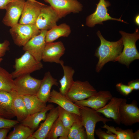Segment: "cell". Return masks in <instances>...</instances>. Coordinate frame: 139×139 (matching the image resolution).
Masks as SVG:
<instances>
[{
    "instance_id": "15",
    "label": "cell",
    "mask_w": 139,
    "mask_h": 139,
    "mask_svg": "<svg viewBox=\"0 0 139 139\" xmlns=\"http://www.w3.org/2000/svg\"><path fill=\"white\" fill-rule=\"evenodd\" d=\"M65 50L62 41L46 43L43 52L42 60L45 62L60 64V58L64 54Z\"/></svg>"
},
{
    "instance_id": "2",
    "label": "cell",
    "mask_w": 139,
    "mask_h": 139,
    "mask_svg": "<svg viewBox=\"0 0 139 139\" xmlns=\"http://www.w3.org/2000/svg\"><path fill=\"white\" fill-rule=\"evenodd\" d=\"M122 36L123 49L115 62L125 65L128 67L133 61L139 59V53L137 49L136 43L139 39L138 28L133 33H127L122 31H119Z\"/></svg>"
},
{
    "instance_id": "8",
    "label": "cell",
    "mask_w": 139,
    "mask_h": 139,
    "mask_svg": "<svg viewBox=\"0 0 139 139\" xmlns=\"http://www.w3.org/2000/svg\"><path fill=\"white\" fill-rule=\"evenodd\" d=\"M109 1L106 0H99L97 4V7L94 12L88 16L86 20V24L92 27L96 24H102L103 22L109 20L118 21L126 23H127L119 19L113 18L110 16L108 12L107 8L110 5Z\"/></svg>"
},
{
    "instance_id": "30",
    "label": "cell",
    "mask_w": 139,
    "mask_h": 139,
    "mask_svg": "<svg viewBox=\"0 0 139 139\" xmlns=\"http://www.w3.org/2000/svg\"><path fill=\"white\" fill-rule=\"evenodd\" d=\"M34 131L21 124L10 133L7 139H28L32 135Z\"/></svg>"
},
{
    "instance_id": "21",
    "label": "cell",
    "mask_w": 139,
    "mask_h": 139,
    "mask_svg": "<svg viewBox=\"0 0 139 139\" xmlns=\"http://www.w3.org/2000/svg\"><path fill=\"white\" fill-rule=\"evenodd\" d=\"M12 98V107L17 120L21 122L29 115L22 96L14 90L10 92Z\"/></svg>"
},
{
    "instance_id": "14",
    "label": "cell",
    "mask_w": 139,
    "mask_h": 139,
    "mask_svg": "<svg viewBox=\"0 0 139 139\" xmlns=\"http://www.w3.org/2000/svg\"><path fill=\"white\" fill-rule=\"evenodd\" d=\"M112 97L109 91L101 90L86 99L74 103L77 106L88 107L96 110L104 107Z\"/></svg>"
},
{
    "instance_id": "43",
    "label": "cell",
    "mask_w": 139,
    "mask_h": 139,
    "mask_svg": "<svg viewBox=\"0 0 139 139\" xmlns=\"http://www.w3.org/2000/svg\"><path fill=\"white\" fill-rule=\"evenodd\" d=\"M3 60V59L2 58H0V63Z\"/></svg>"
},
{
    "instance_id": "33",
    "label": "cell",
    "mask_w": 139,
    "mask_h": 139,
    "mask_svg": "<svg viewBox=\"0 0 139 139\" xmlns=\"http://www.w3.org/2000/svg\"><path fill=\"white\" fill-rule=\"evenodd\" d=\"M19 123L17 120L6 119L0 116V128H11Z\"/></svg>"
},
{
    "instance_id": "5",
    "label": "cell",
    "mask_w": 139,
    "mask_h": 139,
    "mask_svg": "<svg viewBox=\"0 0 139 139\" xmlns=\"http://www.w3.org/2000/svg\"><path fill=\"white\" fill-rule=\"evenodd\" d=\"M11 28L10 32L14 43L19 46H23L41 31L35 25L33 24L18 23Z\"/></svg>"
},
{
    "instance_id": "18",
    "label": "cell",
    "mask_w": 139,
    "mask_h": 139,
    "mask_svg": "<svg viewBox=\"0 0 139 139\" xmlns=\"http://www.w3.org/2000/svg\"><path fill=\"white\" fill-rule=\"evenodd\" d=\"M123 98L112 97L109 102L96 111L103 115L107 118H112L117 124H121L119 108Z\"/></svg>"
},
{
    "instance_id": "4",
    "label": "cell",
    "mask_w": 139,
    "mask_h": 139,
    "mask_svg": "<svg viewBox=\"0 0 139 139\" xmlns=\"http://www.w3.org/2000/svg\"><path fill=\"white\" fill-rule=\"evenodd\" d=\"M14 70L11 73L13 79L20 76L30 74L43 67L41 62L37 61L28 51H25L20 57L15 59Z\"/></svg>"
},
{
    "instance_id": "35",
    "label": "cell",
    "mask_w": 139,
    "mask_h": 139,
    "mask_svg": "<svg viewBox=\"0 0 139 139\" xmlns=\"http://www.w3.org/2000/svg\"><path fill=\"white\" fill-rule=\"evenodd\" d=\"M116 86L120 92L125 95H127L129 94L133 90L128 85H125L122 83L117 84Z\"/></svg>"
},
{
    "instance_id": "34",
    "label": "cell",
    "mask_w": 139,
    "mask_h": 139,
    "mask_svg": "<svg viewBox=\"0 0 139 139\" xmlns=\"http://www.w3.org/2000/svg\"><path fill=\"white\" fill-rule=\"evenodd\" d=\"M94 133L99 139H117L115 134L106 132L100 128L95 129Z\"/></svg>"
},
{
    "instance_id": "16",
    "label": "cell",
    "mask_w": 139,
    "mask_h": 139,
    "mask_svg": "<svg viewBox=\"0 0 139 139\" xmlns=\"http://www.w3.org/2000/svg\"><path fill=\"white\" fill-rule=\"evenodd\" d=\"M45 5L38 1L27 0L25 2L19 23L35 25L41 9Z\"/></svg>"
},
{
    "instance_id": "25",
    "label": "cell",
    "mask_w": 139,
    "mask_h": 139,
    "mask_svg": "<svg viewBox=\"0 0 139 139\" xmlns=\"http://www.w3.org/2000/svg\"><path fill=\"white\" fill-rule=\"evenodd\" d=\"M70 26L65 23L56 25L46 32V43L53 42L60 37H67L71 33Z\"/></svg>"
},
{
    "instance_id": "7",
    "label": "cell",
    "mask_w": 139,
    "mask_h": 139,
    "mask_svg": "<svg viewBox=\"0 0 139 139\" xmlns=\"http://www.w3.org/2000/svg\"><path fill=\"white\" fill-rule=\"evenodd\" d=\"M97 91L88 81H74L66 95L67 98L74 102L77 101L86 99Z\"/></svg>"
},
{
    "instance_id": "12",
    "label": "cell",
    "mask_w": 139,
    "mask_h": 139,
    "mask_svg": "<svg viewBox=\"0 0 139 139\" xmlns=\"http://www.w3.org/2000/svg\"><path fill=\"white\" fill-rule=\"evenodd\" d=\"M47 30H41L40 33L32 38L23 47V49L28 51L38 61L41 62L46 42L45 37Z\"/></svg>"
},
{
    "instance_id": "36",
    "label": "cell",
    "mask_w": 139,
    "mask_h": 139,
    "mask_svg": "<svg viewBox=\"0 0 139 139\" xmlns=\"http://www.w3.org/2000/svg\"><path fill=\"white\" fill-rule=\"evenodd\" d=\"M10 45L9 41L7 40L0 43V58L5 55L6 52L9 49Z\"/></svg>"
},
{
    "instance_id": "11",
    "label": "cell",
    "mask_w": 139,
    "mask_h": 139,
    "mask_svg": "<svg viewBox=\"0 0 139 139\" xmlns=\"http://www.w3.org/2000/svg\"><path fill=\"white\" fill-rule=\"evenodd\" d=\"M60 19L52 7L45 5L42 7L35 25L40 30H48L57 25V22Z\"/></svg>"
},
{
    "instance_id": "20",
    "label": "cell",
    "mask_w": 139,
    "mask_h": 139,
    "mask_svg": "<svg viewBox=\"0 0 139 139\" xmlns=\"http://www.w3.org/2000/svg\"><path fill=\"white\" fill-rule=\"evenodd\" d=\"M58 84L57 79L52 76L49 72H46L41 80L36 96L46 104L50 98L52 86L54 85L58 86Z\"/></svg>"
},
{
    "instance_id": "28",
    "label": "cell",
    "mask_w": 139,
    "mask_h": 139,
    "mask_svg": "<svg viewBox=\"0 0 139 139\" xmlns=\"http://www.w3.org/2000/svg\"><path fill=\"white\" fill-rule=\"evenodd\" d=\"M58 118L61 120L68 135L70 129L75 122L81 120V116L67 111L59 106Z\"/></svg>"
},
{
    "instance_id": "41",
    "label": "cell",
    "mask_w": 139,
    "mask_h": 139,
    "mask_svg": "<svg viewBox=\"0 0 139 139\" xmlns=\"http://www.w3.org/2000/svg\"><path fill=\"white\" fill-rule=\"evenodd\" d=\"M139 15H138L136 16L135 19V22L138 25H139Z\"/></svg>"
},
{
    "instance_id": "23",
    "label": "cell",
    "mask_w": 139,
    "mask_h": 139,
    "mask_svg": "<svg viewBox=\"0 0 139 139\" xmlns=\"http://www.w3.org/2000/svg\"><path fill=\"white\" fill-rule=\"evenodd\" d=\"M60 64L63 68L64 75L59 81L60 84L59 92L66 95L74 82L73 77L75 71L72 67L65 65L62 60H61Z\"/></svg>"
},
{
    "instance_id": "40",
    "label": "cell",
    "mask_w": 139,
    "mask_h": 139,
    "mask_svg": "<svg viewBox=\"0 0 139 139\" xmlns=\"http://www.w3.org/2000/svg\"><path fill=\"white\" fill-rule=\"evenodd\" d=\"M13 0H0V9H5L7 5Z\"/></svg>"
},
{
    "instance_id": "17",
    "label": "cell",
    "mask_w": 139,
    "mask_h": 139,
    "mask_svg": "<svg viewBox=\"0 0 139 139\" xmlns=\"http://www.w3.org/2000/svg\"><path fill=\"white\" fill-rule=\"evenodd\" d=\"M58 107H54L46 114L45 121L41 123L36 131L28 139H45L53 123L58 118Z\"/></svg>"
},
{
    "instance_id": "26",
    "label": "cell",
    "mask_w": 139,
    "mask_h": 139,
    "mask_svg": "<svg viewBox=\"0 0 139 139\" xmlns=\"http://www.w3.org/2000/svg\"><path fill=\"white\" fill-rule=\"evenodd\" d=\"M29 115L40 111L44 109L46 105L36 95L22 96Z\"/></svg>"
},
{
    "instance_id": "29",
    "label": "cell",
    "mask_w": 139,
    "mask_h": 139,
    "mask_svg": "<svg viewBox=\"0 0 139 139\" xmlns=\"http://www.w3.org/2000/svg\"><path fill=\"white\" fill-rule=\"evenodd\" d=\"M68 139L65 127L61 120L58 118L53 123L46 139Z\"/></svg>"
},
{
    "instance_id": "39",
    "label": "cell",
    "mask_w": 139,
    "mask_h": 139,
    "mask_svg": "<svg viewBox=\"0 0 139 139\" xmlns=\"http://www.w3.org/2000/svg\"><path fill=\"white\" fill-rule=\"evenodd\" d=\"M128 85L130 86L133 90H138L139 89V80L131 81L128 83Z\"/></svg>"
},
{
    "instance_id": "27",
    "label": "cell",
    "mask_w": 139,
    "mask_h": 139,
    "mask_svg": "<svg viewBox=\"0 0 139 139\" xmlns=\"http://www.w3.org/2000/svg\"><path fill=\"white\" fill-rule=\"evenodd\" d=\"M101 127L107 130L106 132L109 133L115 134L117 139H138L139 130L134 132L132 129H123L119 127L115 128L112 126H109L104 123Z\"/></svg>"
},
{
    "instance_id": "42",
    "label": "cell",
    "mask_w": 139,
    "mask_h": 139,
    "mask_svg": "<svg viewBox=\"0 0 139 139\" xmlns=\"http://www.w3.org/2000/svg\"><path fill=\"white\" fill-rule=\"evenodd\" d=\"M29 0V1H33V2H38V1L36 0Z\"/></svg>"
},
{
    "instance_id": "31",
    "label": "cell",
    "mask_w": 139,
    "mask_h": 139,
    "mask_svg": "<svg viewBox=\"0 0 139 139\" xmlns=\"http://www.w3.org/2000/svg\"><path fill=\"white\" fill-rule=\"evenodd\" d=\"M13 79L11 73L0 67V90L8 92L14 90Z\"/></svg>"
},
{
    "instance_id": "6",
    "label": "cell",
    "mask_w": 139,
    "mask_h": 139,
    "mask_svg": "<svg viewBox=\"0 0 139 139\" xmlns=\"http://www.w3.org/2000/svg\"><path fill=\"white\" fill-rule=\"evenodd\" d=\"M28 74L18 77L14 80V90L19 95H36L41 82Z\"/></svg>"
},
{
    "instance_id": "24",
    "label": "cell",
    "mask_w": 139,
    "mask_h": 139,
    "mask_svg": "<svg viewBox=\"0 0 139 139\" xmlns=\"http://www.w3.org/2000/svg\"><path fill=\"white\" fill-rule=\"evenodd\" d=\"M54 107L53 105L48 104L42 110L29 115L21 124L35 131L38 127L40 122L45 119L47 112Z\"/></svg>"
},
{
    "instance_id": "9",
    "label": "cell",
    "mask_w": 139,
    "mask_h": 139,
    "mask_svg": "<svg viewBox=\"0 0 139 139\" xmlns=\"http://www.w3.org/2000/svg\"><path fill=\"white\" fill-rule=\"evenodd\" d=\"M123 98L119 108L121 123L126 126H131L139 122V109L135 101L130 104Z\"/></svg>"
},
{
    "instance_id": "19",
    "label": "cell",
    "mask_w": 139,
    "mask_h": 139,
    "mask_svg": "<svg viewBox=\"0 0 139 139\" xmlns=\"http://www.w3.org/2000/svg\"><path fill=\"white\" fill-rule=\"evenodd\" d=\"M48 102L56 104L67 111L81 116L79 107L68 99L66 95L54 89L51 91Z\"/></svg>"
},
{
    "instance_id": "3",
    "label": "cell",
    "mask_w": 139,
    "mask_h": 139,
    "mask_svg": "<svg viewBox=\"0 0 139 139\" xmlns=\"http://www.w3.org/2000/svg\"><path fill=\"white\" fill-rule=\"evenodd\" d=\"M79 107V112L81 117V124L86 132L87 139H95L94 132L97 123L101 121L104 124L112 121L101 116L99 113L89 107L83 106Z\"/></svg>"
},
{
    "instance_id": "22",
    "label": "cell",
    "mask_w": 139,
    "mask_h": 139,
    "mask_svg": "<svg viewBox=\"0 0 139 139\" xmlns=\"http://www.w3.org/2000/svg\"><path fill=\"white\" fill-rule=\"evenodd\" d=\"M12 103L10 92L0 90V116L9 119L15 117Z\"/></svg>"
},
{
    "instance_id": "10",
    "label": "cell",
    "mask_w": 139,
    "mask_h": 139,
    "mask_svg": "<svg viewBox=\"0 0 139 139\" xmlns=\"http://www.w3.org/2000/svg\"><path fill=\"white\" fill-rule=\"evenodd\" d=\"M58 14L60 18L67 14L82 11L83 6L77 0H44Z\"/></svg>"
},
{
    "instance_id": "32",
    "label": "cell",
    "mask_w": 139,
    "mask_h": 139,
    "mask_svg": "<svg viewBox=\"0 0 139 139\" xmlns=\"http://www.w3.org/2000/svg\"><path fill=\"white\" fill-rule=\"evenodd\" d=\"M83 126L81 120L74 122L71 127L68 135V139H74Z\"/></svg>"
},
{
    "instance_id": "37",
    "label": "cell",
    "mask_w": 139,
    "mask_h": 139,
    "mask_svg": "<svg viewBox=\"0 0 139 139\" xmlns=\"http://www.w3.org/2000/svg\"><path fill=\"white\" fill-rule=\"evenodd\" d=\"M87 136L84 127L83 126L74 139H87Z\"/></svg>"
},
{
    "instance_id": "1",
    "label": "cell",
    "mask_w": 139,
    "mask_h": 139,
    "mask_svg": "<svg viewBox=\"0 0 139 139\" xmlns=\"http://www.w3.org/2000/svg\"><path fill=\"white\" fill-rule=\"evenodd\" d=\"M97 35L100 39V44L96 49L94 56L98 58L96 71L99 72L107 63L115 62L122 52L123 45L121 38L116 41H110L105 39L98 31Z\"/></svg>"
},
{
    "instance_id": "13",
    "label": "cell",
    "mask_w": 139,
    "mask_h": 139,
    "mask_svg": "<svg viewBox=\"0 0 139 139\" xmlns=\"http://www.w3.org/2000/svg\"><path fill=\"white\" fill-rule=\"evenodd\" d=\"M25 1L24 0H13L9 3L2 22L6 26L12 27L18 23L22 13Z\"/></svg>"
},
{
    "instance_id": "38",
    "label": "cell",
    "mask_w": 139,
    "mask_h": 139,
    "mask_svg": "<svg viewBox=\"0 0 139 139\" xmlns=\"http://www.w3.org/2000/svg\"><path fill=\"white\" fill-rule=\"evenodd\" d=\"M10 129L7 128H0V139H7V134Z\"/></svg>"
}]
</instances>
